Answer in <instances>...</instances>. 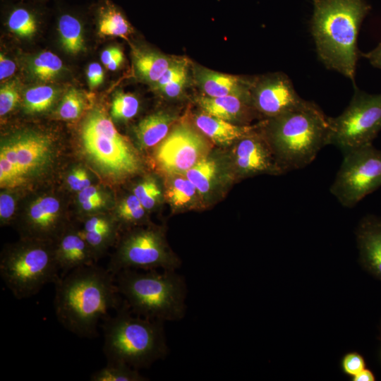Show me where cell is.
<instances>
[{"label":"cell","instance_id":"603a6c76","mask_svg":"<svg viewBox=\"0 0 381 381\" xmlns=\"http://www.w3.org/2000/svg\"><path fill=\"white\" fill-rule=\"evenodd\" d=\"M82 235L88 244L97 261L107 247L114 241L116 229L114 223L107 218H103L94 224L83 229Z\"/></svg>","mask_w":381,"mask_h":381},{"label":"cell","instance_id":"b9f144b4","mask_svg":"<svg viewBox=\"0 0 381 381\" xmlns=\"http://www.w3.org/2000/svg\"><path fill=\"white\" fill-rule=\"evenodd\" d=\"M186 82V73L169 83L159 91L169 98L177 97L182 92Z\"/></svg>","mask_w":381,"mask_h":381},{"label":"cell","instance_id":"ab89813d","mask_svg":"<svg viewBox=\"0 0 381 381\" xmlns=\"http://www.w3.org/2000/svg\"><path fill=\"white\" fill-rule=\"evenodd\" d=\"M16 210L15 200L11 195L2 193L0 195V218L2 224L11 221Z\"/></svg>","mask_w":381,"mask_h":381},{"label":"cell","instance_id":"9a60e30c","mask_svg":"<svg viewBox=\"0 0 381 381\" xmlns=\"http://www.w3.org/2000/svg\"><path fill=\"white\" fill-rule=\"evenodd\" d=\"M60 202L54 197H41L28 209L23 229L28 238L49 241L61 231Z\"/></svg>","mask_w":381,"mask_h":381},{"label":"cell","instance_id":"7a4b0ae2","mask_svg":"<svg viewBox=\"0 0 381 381\" xmlns=\"http://www.w3.org/2000/svg\"><path fill=\"white\" fill-rule=\"evenodd\" d=\"M313 5L310 32L319 59L354 84L358 36L370 6L365 0H313Z\"/></svg>","mask_w":381,"mask_h":381},{"label":"cell","instance_id":"5bb4252c","mask_svg":"<svg viewBox=\"0 0 381 381\" xmlns=\"http://www.w3.org/2000/svg\"><path fill=\"white\" fill-rule=\"evenodd\" d=\"M258 126L249 135L238 140L234 158L238 171L243 174L284 173L272 150Z\"/></svg>","mask_w":381,"mask_h":381},{"label":"cell","instance_id":"4dcf8cb0","mask_svg":"<svg viewBox=\"0 0 381 381\" xmlns=\"http://www.w3.org/2000/svg\"><path fill=\"white\" fill-rule=\"evenodd\" d=\"M196 191L195 186L185 176L179 175L171 183L167 195L172 205L182 207L194 198Z\"/></svg>","mask_w":381,"mask_h":381},{"label":"cell","instance_id":"ac0fdd59","mask_svg":"<svg viewBox=\"0 0 381 381\" xmlns=\"http://www.w3.org/2000/svg\"><path fill=\"white\" fill-rule=\"evenodd\" d=\"M197 78L200 87L209 97L236 95L251 102L253 82L250 80L207 69L200 70Z\"/></svg>","mask_w":381,"mask_h":381},{"label":"cell","instance_id":"bcb514c9","mask_svg":"<svg viewBox=\"0 0 381 381\" xmlns=\"http://www.w3.org/2000/svg\"><path fill=\"white\" fill-rule=\"evenodd\" d=\"M121 50L116 47H111L104 49L101 54V61L102 64L107 66L109 62L120 52Z\"/></svg>","mask_w":381,"mask_h":381},{"label":"cell","instance_id":"f907efd6","mask_svg":"<svg viewBox=\"0 0 381 381\" xmlns=\"http://www.w3.org/2000/svg\"><path fill=\"white\" fill-rule=\"evenodd\" d=\"M380 340H381V328H380Z\"/></svg>","mask_w":381,"mask_h":381},{"label":"cell","instance_id":"f546056e","mask_svg":"<svg viewBox=\"0 0 381 381\" xmlns=\"http://www.w3.org/2000/svg\"><path fill=\"white\" fill-rule=\"evenodd\" d=\"M7 25L16 35L23 38H30L37 29V22L35 15L23 7L14 8L9 14Z\"/></svg>","mask_w":381,"mask_h":381},{"label":"cell","instance_id":"30bf717a","mask_svg":"<svg viewBox=\"0 0 381 381\" xmlns=\"http://www.w3.org/2000/svg\"><path fill=\"white\" fill-rule=\"evenodd\" d=\"M343 154L330 192L342 206L352 208L381 186V150L369 144Z\"/></svg>","mask_w":381,"mask_h":381},{"label":"cell","instance_id":"3957f363","mask_svg":"<svg viewBox=\"0 0 381 381\" xmlns=\"http://www.w3.org/2000/svg\"><path fill=\"white\" fill-rule=\"evenodd\" d=\"M260 128L284 173L306 167L329 145V116L312 101L265 120Z\"/></svg>","mask_w":381,"mask_h":381},{"label":"cell","instance_id":"d6a6232c","mask_svg":"<svg viewBox=\"0 0 381 381\" xmlns=\"http://www.w3.org/2000/svg\"><path fill=\"white\" fill-rule=\"evenodd\" d=\"M85 107L84 98L80 91L71 88L63 97L58 109L59 117L64 120L77 119Z\"/></svg>","mask_w":381,"mask_h":381},{"label":"cell","instance_id":"7bdbcfd3","mask_svg":"<svg viewBox=\"0 0 381 381\" xmlns=\"http://www.w3.org/2000/svg\"><path fill=\"white\" fill-rule=\"evenodd\" d=\"M16 71V64L6 57L0 54V80L2 81L11 76Z\"/></svg>","mask_w":381,"mask_h":381},{"label":"cell","instance_id":"83f0119b","mask_svg":"<svg viewBox=\"0 0 381 381\" xmlns=\"http://www.w3.org/2000/svg\"><path fill=\"white\" fill-rule=\"evenodd\" d=\"M92 381H145L147 377L128 365L119 362H107V365L93 373Z\"/></svg>","mask_w":381,"mask_h":381},{"label":"cell","instance_id":"4fadbf2b","mask_svg":"<svg viewBox=\"0 0 381 381\" xmlns=\"http://www.w3.org/2000/svg\"><path fill=\"white\" fill-rule=\"evenodd\" d=\"M250 97L253 107L267 119L292 110L306 100L296 91L289 77L283 73L253 81Z\"/></svg>","mask_w":381,"mask_h":381},{"label":"cell","instance_id":"8992f818","mask_svg":"<svg viewBox=\"0 0 381 381\" xmlns=\"http://www.w3.org/2000/svg\"><path fill=\"white\" fill-rule=\"evenodd\" d=\"M49 241L26 238L3 253L0 275L16 298H30L60 277L55 246Z\"/></svg>","mask_w":381,"mask_h":381},{"label":"cell","instance_id":"277c9868","mask_svg":"<svg viewBox=\"0 0 381 381\" xmlns=\"http://www.w3.org/2000/svg\"><path fill=\"white\" fill-rule=\"evenodd\" d=\"M115 311L102 323L107 362L123 363L140 370L167 356L164 322L135 315L124 300Z\"/></svg>","mask_w":381,"mask_h":381},{"label":"cell","instance_id":"52a82bcc","mask_svg":"<svg viewBox=\"0 0 381 381\" xmlns=\"http://www.w3.org/2000/svg\"><path fill=\"white\" fill-rule=\"evenodd\" d=\"M83 151L104 176L114 181L136 174L140 168L138 153L100 109L91 111L80 131Z\"/></svg>","mask_w":381,"mask_h":381},{"label":"cell","instance_id":"44dd1931","mask_svg":"<svg viewBox=\"0 0 381 381\" xmlns=\"http://www.w3.org/2000/svg\"><path fill=\"white\" fill-rule=\"evenodd\" d=\"M174 121V117L164 112H158L143 119L135 132L140 145L147 148L163 140Z\"/></svg>","mask_w":381,"mask_h":381},{"label":"cell","instance_id":"9c48e42d","mask_svg":"<svg viewBox=\"0 0 381 381\" xmlns=\"http://www.w3.org/2000/svg\"><path fill=\"white\" fill-rule=\"evenodd\" d=\"M53 147L50 138L35 131H24L3 141L0 150V184L15 188L48 166Z\"/></svg>","mask_w":381,"mask_h":381},{"label":"cell","instance_id":"484cf974","mask_svg":"<svg viewBox=\"0 0 381 381\" xmlns=\"http://www.w3.org/2000/svg\"><path fill=\"white\" fill-rule=\"evenodd\" d=\"M57 90L42 85L28 89L23 95V107L30 114L40 113L49 109L56 99Z\"/></svg>","mask_w":381,"mask_h":381},{"label":"cell","instance_id":"7c38bea8","mask_svg":"<svg viewBox=\"0 0 381 381\" xmlns=\"http://www.w3.org/2000/svg\"><path fill=\"white\" fill-rule=\"evenodd\" d=\"M205 150L202 137L189 126L179 125L162 141L155 157L166 171L181 174L202 159Z\"/></svg>","mask_w":381,"mask_h":381},{"label":"cell","instance_id":"60d3db41","mask_svg":"<svg viewBox=\"0 0 381 381\" xmlns=\"http://www.w3.org/2000/svg\"><path fill=\"white\" fill-rule=\"evenodd\" d=\"M86 75L87 83L91 90L99 86L104 80V71L100 64L94 62L89 65Z\"/></svg>","mask_w":381,"mask_h":381},{"label":"cell","instance_id":"d590c367","mask_svg":"<svg viewBox=\"0 0 381 381\" xmlns=\"http://www.w3.org/2000/svg\"><path fill=\"white\" fill-rule=\"evenodd\" d=\"M20 99L18 86L15 80L1 85L0 89V115L3 116L11 111Z\"/></svg>","mask_w":381,"mask_h":381},{"label":"cell","instance_id":"ba28073f","mask_svg":"<svg viewBox=\"0 0 381 381\" xmlns=\"http://www.w3.org/2000/svg\"><path fill=\"white\" fill-rule=\"evenodd\" d=\"M329 145L342 152L373 144L381 131V93L369 94L354 85L353 97L343 112L329 117Z\"/></svg>","mask_w":381,"mask_h":381},{"label":"cell","instance_id":"e575fe53","mask_svg":"<svg viewBox=\"0 0 381 381\" xmlns=\"http://www.w3.org/2000/svg\"><path fill=\"white\" fill-rule=\"evenodd\" d=\"M145 214V208L134 194L125 198L118 209L119 217L124 222H140Z\"/></svg>","mask_w":381,"mask_h":381},{"label":"cell","instance_id":"4316f807","mask_svg":"<svg viewBox=\"0 0 381 381\" xmlns=\"http://www.w3.org/2000/svg\"><path fill=\"white\" fill-rule=\"evenodd\" d=\"M62 70L63 63L61 59L49 51L40 53L30 64L32 75L42 81H49L56 78Z\"/></svg>","mask_w":381,"mask_h":381},{"label":"cell","instance_id":"8d00e7d4","mask_svg":"<svg viewBox=\"0 0 381 381\" xmlns=\"http://www.w3.org/2000/svg\"><path fill=\"white\" fill-rule=\"evenodd\" d=\"M186 73V65L182 61H173L159 79L153 85L155 89L159 90L169 83Z\"/></svg>","mask_w":381,"mask_h":381},{"label":"cell","instance_id":"f35d334b","mask_svg":"<svg viewBox=\"0 0 381 381\" xmlns=\"http://www.w3.org/2000/svg\"><path fill=\"white\" fill-rule=\"evenodd\" d=\"M67 183L72 190L78 192L91 186L90 179L83 168L73 169L68 176Z\"/></svg>","mask_w":381,"mask_h":381},{"label":"cell","instance_id":"c3c4849f","mask_svg":"<svg viewBox=\"0 0 381 381\" xmlns=\"http://www.w3.org/2000/svg\"><path fill=\"white\" fill-rule=\"evenodd\" d=\"M353 381H374L375 377L373 373L368 369H363L354 376L351 377Z\"/></svg>","mask_w":381,"mask_h":381},{"label":"cell","instance_id":"6da1fadb","mask_svg":"<svg viewBox=\"0 0 381 381\" xmlns=\"http://www.w3.org/2000/svg\"><path fill=\"white\" fill-rule=\"evenodd\" d=\"M54 308L59 322L73 334L85 338L97 336V326L117 310L123 299L115 274L95 264L74 269L55 282Z\"/></svg>","mask_w":381,"mask_h":381},{"label":"cell","instance_id":"d4e9b609","mask_svg":"<svg viewBox=\"0 0 381 381\" xmlns=\"http://www.w3.org/2000/svg\"><path fill=\"white\" fill-rule=\"evenodd\" d=\"M131 30L130 23L116 7L108 5L102 8L99 20L100 34L125 37Z\"/></svg>","mask_w":381,"mask_h":381},{"label":"cell","instance_id":"681fc988","mask_svg":"<svg viewBox=\"0 0 381 381\" xmlns=\"http://www.w3.org/2000/svg\"><path fill=\"white\" fill-rule=\"evenodd\" d=\"M123 52H120L107 66V68L111 71L116 70L122 64L123 61Z\"/></svg>","mask_w":381,"mask_h":381},{"label":"cell","instance_id":"cb8c5ba5","mask_svg":"<svg viewBox=\"0 0 381 381\" xmlns=\"http://www.w3.org/2000/svg\"><path fill=\"white\" fill-rule=\"evenodd\" d=\"M58 30L65 52L75 55L84 49L83 27L78 18L69 14L61 16L58 22Z\"/></svg>","mask_w":381,"mask_h":381},{"label":"cell","instance_id":"7402d4cb","mask_svg":"<svg viewBox=\"0 0 381 381\" xmlns=\"http://www.w3.org/2000/svg\"><path fill=\"white\" fill-rule=\"evenodd\" d=\"M171 63L167 56L150 51H138L134 56V65L138 75L152 85Z\"/></svg>","mask_w":381,"mask_h":381},{"label":"cell","instance_id":"1f68e13d","mask_svg":"<svg viewBox=\"0 0 381 381\" xmlns=\"http://www.w3.org/2000/svg\"><path fill=\"white\" fill-rule=\"evenodd\" d=\"M139 102L132 94L118 92L114 95L111 107V115L116 120L126 121L138 113Z\"/></svg>","mask_w":381,"mask_h":381},{"label":"cell","instance_id":"5b68a950","mask_svg":"<svg viewBox=\"0 0 381 381\" xmlns=\"http://www.w3.org/2000/svg\"><path fill=\"white\" fill-rule=\"evenodd\" d=\"M115 279L121 296L135 315L163 322L185 316L186 284L176 270L125 269Z\"/></svg>","mask_w":381,"mask_h":381},{"label":"cell","instance_id":"f1b7e54d","mask_svg":"<svg viewBox=\"0 0 381 381\" xmlns=\"http://www.w3.org/2000/svg\"><path fill=\"white\" fill-rule=\"evenodd\" d=\"M217 172V165L211 159L202 158L188 169L184 176L201 194L208 193Z\"/></svg>","mask_w":381,"mask_h":381},{"label":"cell","instance_id":"ffe728a7","mask_svg":"<svg viewBox=\"0 0 381 381\" xmlns=\"http://www.w3.org/2000/svg\"><path fill=\"white\" fill-rule=\"evenodd\" d=\"M197 101L205 114L226 121L243 118L252 105L250 102L236 95L200 97Z\"/></svg>","mask_w":381,"mask_h":381},{"label":"cell","instance_id":"e0dca14e","mask_svg":"<svg viewBox=\"0 0 381 381\" xmlns=\"http://www.w3.org/2000/svg\"><path fill=\"white\" fill-rule=\"evenodd\" d=\"M55 255L60 276L74 269L95 264V258L81 231H68L61 234L55 246Z\"/></svg>","mask_w":381,"mask_h":381},{"label":"cell","instance_id":"d6986e66","mask_svg":"<svg viewBox=\"0 0 381 381\" xmlns=\"http://www.w3.org/2000/svg\"><path fill=\"white\" fill-rule=\"evenodd\" d=\"M198 128L211 140L218 144L229 145L246 137L258 126L255 125H235L205 113L195 117Z\"/></svg>","mask_w":381,"mask_h":381},{"label":"cell","instance_id":"74e56055","mask_svg":"<svg viewBox=\"0 0 381 381\" xmlns=\"http://www.w3.org/2000/svg\"><path fill=\"white\" fill-rule=\"evenodd\" d=\"M341 367L346 375L353 377L365 368V362L360 353L349 352L342 358Z\"/></svg>","mask_w":381,"mask_h":381},{"label":"cell","instance_id":"836d02e7","mask_svg":"<svg viewBox=\"0 0 381 381\" xmlns=\"http://www.w3.org/2000/svg\"><path fill=\"white\" fill-rule=\"evenodd\" d=\"M133 194L138 198L145 210H150L157 202L161 191L155 181L148 179L134 188Z\"/></svg>","mask_w":381,"mask_h":381},{"label":"cell","instance_id":"7dc6e473","mask_svg":"<svg viewBox=\"0 0 381 381\" xmlns=\"http://www.w3.org/2000/svg\"><path fill=\"white\" fill-rule=\"evenodd\" d=\"M105 200L104 198L102 199H92L87 201H85L81 204L83 210L85 212H91L98 208H100L104 205Z\"/></svg>","mask_w":381,"mask_h":381},{"label":"cell","instance_id":"f6af8a7d","mask_svg":"<svg viewBox=\"0 0 381 381\" xmlns=\"http://www.w3.org/2000/svg\"><path fill=\"white\" fill-rule=\"evenodd\" d=\"M362 56L365 58L373 66L381 70V42L373 49L363 54Z\"/></svg>","mask_w":381,"mask_h":381},{"label":"cell","instance_id":"8fae6325","mask_svg":"<svg viewBox=\"0 0 381 381\" xmlns=\"http://www.w3.org/2000/svg\"><path fill=\"white\" fill-rule=\"evenodd\" d=\"M180 260L173 254L157 229H139L120 241L107 269L114 274L125 269L176 270Z\"/></svg>","mask_w":381,"mask_h":381},{"label":"cell","instance_id":"ee69618b","mask_svg":"<svg viewBox=\"0 0 381 381\" xmlns=\"http://www.w3.org/2000/svg\"><path fill=\"white\" fill-rule=\"evenodd\" d=\"M104 198L101 190L92 186L83 189L78 193V200L80 203L92 199H102Z\"/></svg>","mask_w":381,"mask_h":381},{"label":"cell","instance_id":"2e32d148","mask_svg":"<svg viewBox=\"0 0 381 381\" xmlns=\"http://www.w3.org/2000/svg\"><path fill=\"white\" fill-rule=\"evenodd\" d=\"M356 236L361 265L381 281V218L372 214L363 217Z\"/></svg>","mask_w":381,"mask_h":381}]
</instances>
